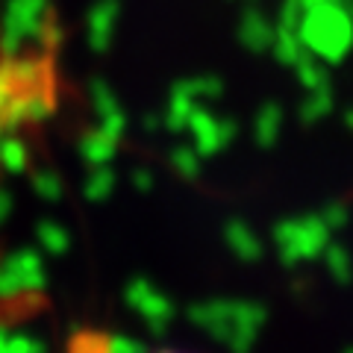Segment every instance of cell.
<instances>
[{
    "label": "cell",
    "mask_w": 353,
    "mask_h": 353,
    "mask_svg": "<svg viewBox=\"0 0 353 353\" xmlns=\"http://www.w3.org/2000/svg\"><path fill=\"white\" fill-rule=\"evenodd\" d=\"M77 350L80 353H106V341L101 336H83L77 341Z\"/></svg>",
    "instance_id": "7"
},
{
    "label": "cell",
    "mask_w": 353,
    "mask_h": 353,
    "mask_svg": "<svg viewBox=\"0 0 353 353\" xmlns=\"http://www.w3.org/2000/svg\"><path fill=\"white\" fill-rule=\"evenodd\" d=\"M189 321L212 336L230 353H250L268 321V309L256 301H201L189 306Z\"/></svg>",
    "instance_id": "1"
},
{
    "label": "cell",
    "mask_w": 353,
    "mask_h": 353,
    "mask_svg": "<svg viewBox=\"0 0 353 353\" xmlns=\"http://www.w3.org/2000/svg\"><path fill=\"white\" fill-rule=\"evenodd\" d=\"M106 353H148V347L136 339H127V336H115L106 341Z\"/></svg>",
    "instance_id": "6"
},
{
    "label": "cell",
    "mask_w": 353,
    "mask_h": 353,
    "mask_svg": "<svg viewBox=\"0 0 353 353\" xmlns=\"http://www.w3.org/2000/svg\"><path fill=\"white\" fill-rule=\"evenodd\" d=\"M324 259H327V271L333 274L336 283L345 285V283L353 280V259L341 245H327L324 248Z\"/></svg>",
    "instance_id": "5"
},
{
    "label": "cell",
    "mask_w": 353,
    "mask_h": 353,
    "mask_svg": "<svg viewBox=\"0 0 353 353\" xmlns=\"http://www.w3.org/2000/svg\"><path fill=\"white\" fill-rule=\"evenodd\" d=\"M224 236H227L230 250H233L241 262H256L262 256V241H259V236L253 233L248 224H241V221H230L227 230H224Z\"/></svg>",
    "instance_id": "4"
},
{
    "label": "cell",
    "mask_w": 353,
    "mask_h": 353,
    "mask_svg": "<svg viewBox=\"0 0 353 353\" xmlns=\"http://www.w3.org/2000/svg\"><path fill=\"white\" fill-rule=\"evenodd\" d=\"M321 221H324L327 227H339V224H345V209H341V206H330V209H327V215H324Z\"/></svg>",
    "instance_id": "8"
},
{
    "label": "cell",
    "mask_w": 353,
    "mask_h": 353,
    "mask_svg": "<svg viewBox=\"0 0 353 353\" xmlns=\"http://www.w3.org/2000/svg\"><path fill=\"white\" fill-rule=\"evenodd\" d=\"M127 301L130 306L136 309V312H141L148 318V321H165V324H171V318H174V303H171V297H165L162 292H157L148 280H136L127 289Z\"/></svg>",
    "instance_id": "3"
},
{
    "label": "cell",
    "mask_w": 353,
    "mask_h": 353,
    "mask_svg": "<svg viewBox=\"0 0 353 353\" xmlns=\"http://www.w3.org/2000/svg\"><path fill=\"white\" fill-rule=\"evenodd\" d=\"M274 239L280 248V259L285 265H294L301 259H315L318 253H324L330 241V227L321 218L306 215L294 221H283L274 227Z\"/></svg>",
    "instance_id": "2"
},
{
    "label": "cell",
    "mask_w": 353,
    "mask_h": 353,
    "mask_svg": "<svg viewBox=\"0 0 353 353\" xmlns=\"http://www.w3.org/2000/svg\"><path fill=\"white\" fill-rule=\"evenodd\" d=\"M345 353H353V347H347V350H345Z\"/></svg>",
    "instance_id": "9"
},
{
    "label": "cell",
    "mask_w": 353,
    "mask_h": 353,
    "mask_svg": "<svg viewBox=\"0 0 353 353\" xmlns=\"http://www.w3.org/2000/svg\"><path fill=\"white\" fill-rule=\"evenodd\" d=\"M165 353H174V350H165Z\"/></svg>",
    "instance_id": "10"
}]
</instances>
